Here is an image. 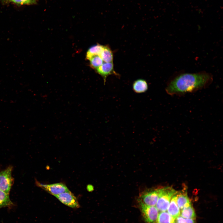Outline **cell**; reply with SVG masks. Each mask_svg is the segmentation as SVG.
Returning a JSON list of instances; mask_svg holds the SVG:
<instances>
[{"label":"cell","mask_w":223,"mask_h":223,"mask_svg":"<svg viewBox=\"0 0 223 223\" xmlns=\"http://www.w3.org/2000/svg\"><path fill=\"white\" fill-rule=\"evenodd\" d=\"M213 79L212 75L206 72L183 73L168 82L165 91L171 96H181L206 88Z\"/></svg>","instance_id":"6da1fadb"},{"label":"cell","mask_w":223,"mask_h":223,"mask_svg":"<svg viewBox=\"0 0 223 223\" xmlns=\"http://www.w3.org/2000/svg\"><path fill=\"white\" fill-rule=\"evenodd\" d=\"M177 191L171 187L161 188L160 196L156 207L160 212L166 211L173 196Z\"/></svg>","instance_id":"7a4b0ae2"},{"label":"cell","mask_w":223,"mask_h":223,"mask_svg":"<svg viewBox=\"0 0 223 223\" xmlns=\"http://www.w3.org/2000/svg\"><path fill=\"white\" fill-rule=\"evenodd\" d=\"M161 188L150 189L145 190L140 195L139 203L149 206H155L159 198Z\"/></svg>","instance_id":"3957f363"},{"label":"cell","mask_w":223,"mask_h":223,"mask_svg":"<svg viewBox=\"0 0 223 223\" xmlns=\"http://www.w3.org/2000/svg\"><path fill=\"white\" fill-rule=\"evenodd\" d=\"M12 170V167L10 166L0 172V190L8 194L13 182L11 175Z\"/></svg>","instance_id":"277c9868"},{"label":"cell","mask_w":223,"mask_h":223,"mask_svg":"<svg viewBox=\"0 0 223 223\" xmlns=\"http://www.w3.org/2000/svg\"><path fill=\"white\" fill-rule=\"evenodd\" d=\"M141 212L147 223H155L159 214V210L155 206H149L139 203Z\"/></svg>","instance_id":"5b68a950"},{"label":"cell","mask_w":223,"mask_h":223,"mask_svg":"<svg viewBox=\"0 0 223 223\" xmlns=\"http://www.w3.org/2000/svg\"><path fill=\"white\" fill-rule=\"evenodd\" d=\"M36 184L38 186L54 196L69 190L64 184L61 183L44 184L36 181Z\"/></svg>","instance_id":"8992f818"},{"label":"cell","mask_w":223,"mask_h":223,"mask_svg":"<svg viewBox=\"0 0 223 223\" xmlns=\"http://www.w3.org/2000/svg\"><path fill=\"white\" fill-rule=\"evenodd\" d=\"M54 196L62 203L70 207L75 208L80 207L76 197L69 190Z\"/></svg>","instance_id":"52a82bcc"},{"label":"cell","mask_w":223,"mask_h":223,"mask_svg":"<svg viewBox=\"0 0 223 223\" xmlns=\"http://www.w3.org/2000/svg\"><path fill=\"white\" fill-rule=\"evenodd\" d=\"M96 70L97 72L103 77L104 84L106 81L107 77L109 75L113 74L117 75L114 70L113 62L110 63L104 62Z\"/></svg>","instance_id":"ba28073f"},{"label":"cell","mask_w":223,"mask_h":223,"mask_svg":"<svg viewBox=\"0 0 223 223\" xmlns=\"http://www.w3.org/2000/svg\"><path fill=\"white\" fill-rule=\"evenodd\" d=\"M177 192L171 198L167 208L168 212L175 220L180 214V209L177 203Z\"/></svg>","instance_id":"9c48e42d"},{"label":"cell","mask_w":223,"mask_h":223,"mask_svg":"<svg viewBox=\"0 0 223 223\" xmlns=\"http://www.w3.org/2000/svg\"><path fill=\"white\" fill-rule=\"evenodd\" d=\"M186 191L185 189L177 192V203L179 208L181 210L191 204Z\"/></svg>","instance_id":"30bf717a"},{"label":"cell","mask_w":223,"mask_h":223,"mask_svg":"<svg viewBox=\"0 0 223 223\" xmlns=\"http://www.w3.org/2000/svg\"><path fill=\"white\" fill-rule=\"evenodd\" d=\"M148 89L146 81L143 79H138L135 80L133 84V91L137 93H142L146 92Z\"/></svg>","instance_id":"8fae6325"},{"label":"cell","mask_w":223,"mask_h":223,"mask_svg":"<svg viewBox=\"0 0 223 223\" xmlns=\"http://www.w3.org/2000/svg\"><path fill=\"white\" fill-rule=\"evenodd\" d=\"M104 62H113V54L110 48L107 46H103L102 50L98 55Z\"/></svg>","instance_id":"7c38bea8"},{"label":"cell","mask_w":223,"mask_h":223,"mask_svg":"<svg viewBox=\"0 0 223 223\" xmlns=\"http://www.w3.org/2000/svg\"><path fill=\"white\" fill-rule=\"evenodd\" d=\"M14 206L11 200L9 194L0 190V209L4 207L12 208Z\"/></svg>","instance_id":"4fadbf2b"},{"label":"cell","mask_w":223,"mask_h":223,"mask_svg":"<svg viewBox=\"0 0 223 223\" xmlns=\"http://www.w3.org/2000/svg\"><path fill=\"white\" fill-rule=\"evenodd\" d=\"M175 219L166 211L159 213L156 223H175Z\"/></svg>","instance_id":"5bb4252c"},{"label":"cell","mask_w":223,"mask_h":223,"mask_svg":"<svg viewBox=\"0 0 223 223\" xmlns=\"http://www.w3.org/2000/svg\"><path fill=\"white\" fill-rule=\"evenodd\" d=\"M181 216L188 219H195L196 217L195 212L191 204L184 207L180 212Z\"/></svg>","instance_id":"9a60e30c"},{"label":"cell","mask_w":223,"mask_h":223,"mask_svg":"<svg viewBox=\"0 0 223 223\" xmlns=\"http://www.w3.org/2000/svg\"><path fill=\"white\" fill-rule=\"evenodd\" d=\"M103 46L97 44L90 47L87 51L86 57L89 60L92 56L99 55L103 49Z\"/></svg>","instance_id":"2e32d148"},{"label":"cell","mask_w":223,"mask_h":223,"mask_svg":"<svg viewBox=\"0 0 223 223\" xmlns=\"http://www.w3.org/2000/svg\"><path fill=\"white\" fill-rule=\"evenodd\" d=\"M89 60L90 62V67L92 68L95 69L104 62L98 55L92 56Z\"/></svg>","instance_id":"e0dca14e"},{"label":"cell","mask_w":223,"mask_h":223,"mask_svg":"<svg viewBox=\"0 0 223 223\" xmlns=\"http://www.w3.org/2000/svg\"><path fill=\"white\" fill-rule=\"evenodd\" d=\"M37 0H10L9 1L18 5H32L35 4Z\"/></svg>","instance_id":"ac0fdd59"},{"label":"cell","mask_w":223,"mask_h":223,"mask_svg":"<svg viewBox=\"0 0 223 223\" xmlns=\"http://www.w3.org/2000/svg\"><path fill=\"white\" fill-rule=\"evenodd\" d=\"M177 223H195L194 219L185 218L179 216L176 219Z\"/></svg>","instance_id":"d6986e66"},{"label":"cell","mask_w":223,"mask_h":223,"mask_svg":"<svg viewBox=\"0 0 223 223\" xmlns=\"http://www.w3.org/2000/svg\"><path fill=\"white\" fill-rule=\"evenodd\" d=\"M87 189L88 191H91L93 190V187L91 185H89L87 186Z\"/></svg>","instance_id":"ffe728a7"},{"label":"cell","mask_w":223,"mask_h":223,"mask_svg":"<svg viewBox=\"0 0 223 223\" xmlns=\"http://www.w3.org/2000/svg\"><path fill=\"white\" fill-rule=\"evenodd\" d=\"M1 0V1H10V0Z\"/></svg>","instance_id":"44dd1931"}]
</instances>
